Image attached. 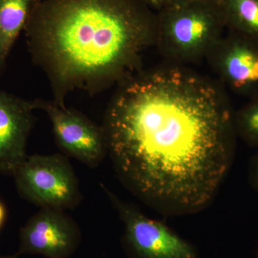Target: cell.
Returning <instances> with one entry per match:
<instances>
[{"mask_svg":"<svg viewBox=\"0 0 258 258\" xmlns=\"http://www.w3.org/2000/svg\"><path fill=\"white\" fill-rule=\"evenodd\" d=\"M122 184L169 215L204 210L235 155V115L206 81L178 69L123 83L102 126Z\"/></svg>","mask_w":258,"mask_h":258,"instance_id":"1","label":"cell"},{"mask_svg":"<svg viewBox=\"0 0 258 258\" xmlns=\"http://www.w3.org/2000/svg\"><path fill=\"white\" fill-rule=\"evenodd\" d=\"M152 9L146 0H40L24 30L54 102L64 106L70 91L96 92L125 74L158 32Z\"/></svg>","mask_w":258,"mask_h":258,"instance_id":"2","label":"cell"},{"mask_svg":"<svg viewBox=\"0 0 258 258\" xmlns=\"http://www.w3.org/2000/svg\"><path fill=\"white\" fill-rule=\"evenodd\" d=\"M20 198L40 208L71 210L83 195L74 168L64 154H32L14 176Z\"/></svg>","mask_w":258,"mask_h":258,"instance_id":"3","label":"cell"},{"mask_svg":"<svg viewBox=\"0 0 258 258\" xmlns=\"http://www.w3.org/2000/svg\"><path fill=\"white\" fill-rule=\"evenodd\" d=\"M158 12V32L180 55L203 51L226 27L217 0L164 6Z\"/></svg>","mask_w":258,"mask_h":258,"instance_id":"4","label":"cell"},{"mask_svg":"<svg viewBox=\"0 0 258 258\" xmlns=\"http://www.w3.org/2000/svg\"><path fill=\"white\" fill-rule=\"evenodd\" d=\"M124 225L123 247L129 258H196L193 246L167 226L146 216L101 184Z\"/></svg>","mask_w":258,"mask_h":258,"instance_id":"5","label":"cell"},{"mask_svg":"<svg viewBox=\"0 0 258 258\" xmlns=\"http://www.w3.org/2000/svg\"><path fill=\"white\" fill-rule=\"evenodd\" d=\"M36 109L46 112L56 144L67 157L77 159L90 168L98 167L107 154L104 132L86 115L54 101L35 100Z\"/></svg>","mask_w":258,"mask_h":258,"instance_id":"6","label":"cell"},{"mask_svg":"<svg viewBox=\"0 0 258 258\" xmlns=\"http://www.w3.org/2000/svg\"><path fill=\"white\" fill-rule=\"evenodd\" d=\"M18 253L69 258L82 241L76 220L64 210L41 208L20 228Z\"/></svg>","mask_w":258,"mask_h":258,"instance_id":"7","label":"cell"},{"mask_svg":"<svg viewBox=\"0 0 258 258\" xmlns=\"http://www.w3.org/2000/svg\"><path fill=\"white\" fill-rule=\"evenodd\" d=\"M35 109L33 101L0 91V175L13 177L26 160Z\"/></svg>","mask_w":258,"mask_h":258,"instance_id":"8","label":"cell"},{"mask_svg":"<svg viewBox=\"0 0 258 258\" xmlns=\"http://www.w3.org/2000/svg\"><path fill=\"white\" fill-rule=\"evenodd\" d=\"M220 67L227 82L241 93L258 86V46L231 32L222 50Z\"/></svg>","mask_w":258,"mask_h":258,"instance_id":"9","label":"cell"},{"mask_svg":"<svg viewBox=\"0 0 258 258\" xmlns=\"http://www.w3.org/2000/svg\"><path fill=\"white\" fill-rule=\"evenodd\" d=\"M40 0H0V75L32 10Z\"/></svg>","mask_w":258,"mask_h":258,"instance_id":"10","label":"cell"},{"mask_svg":"<svg viewBox=\"0 0 258 258\" xmlns=\"http://www.w3.org/2000/svg\"><path fill=\"white\" fill-rule=\"evenodd\" d=\"M225 26L258 46V0H217Z\"/></svg>","mask_w":258,"mask_h":258,"instance_id":"11","label":"cell"},{"mask_svg":"<svg viewBox=\"0 0 258 258\" xmlns=\"http://www.w3.org/2000/svg\"><path fill=\"white\" fill-rule=\"evenodd\" d=\"M235 127L246 143L258 147V96L235 115Z\"/></svg>","mask_w":258,"mask_h":258,"instance_id":"12","label":"cell"},{"mask_svg":"<svg viewBox=\"0 0 258 258\" xmlns=\"http://www.w3.org/2000/svg\"><path fill=\"white\" fill-rule=\"evenodd\" d=\"M249 181L253 189L258 193V154L251 162L249 169Z\"/></svg>","mask_w":258,"mask_h":258,"instance_id":"13","label":"cell"},{"mask_svg":"<svg viewBox=\"0 0 258 258\" xmlns=\"http://www.w3.org/2000/svg\"><path fill=\"white\" fill-rule=\"evenodd\" d=\"M205 1V0H164V6H177L194 3V2Z\"/></svg>","mask_w":258,"mask_h":258,"instance_id":"14","label":"cell"},{"mask_svg":"<svg viewBox=\"0 0 258 258\" xmlns=\"http://www.w3.org/2000/svg\"><path fill=\"white\" fill-rule=\"evenodd\" d=\"M7 208L5 204L0 200V230L4 226L7 219Z\"/></svg>","mask_w":258,"mask_h":258,"instance_id":"15","label":"cell"},{"mask_svg":"<svg viewBox=\"0 0 258 258\" xmlns=\"http://www.w3.org/2000/svg\"><path fill=\"white\" fill-rule=\"evenodd\" d=\"M146 1H147L154 9L157 10V11L160 10L164 5V0H146Z\"/></svg>","mask_w":258,"mask_h":258,"instance_id":"16","label":"cell"},{"mask_svg":"<svg viewBox=\"0 0 258 258\" xmlns=\"http://www.w3.org/2000/svg\"><path fill=\"white\" fill-rule=\"evenodd\" d=\"M19 254L18 252L14 254H8V255H3V254H0V258H18Z\"/></svg>","mask_w":258,"mask_h":258,"instance_id":"17","label":"cell"},{"mask_svg":"<svg viewBox=\"0 0 258 258\" xmlns=\"http://www.w3.org/2000/svg\"><path fill=\"white\" fill-rule=\"evenodd\" d=\"M257 258H258V250H257Z\"/></svg>","mask_w":258,"mask_h":258,"instance_id":"18","label":"cell"}]
</instances>
